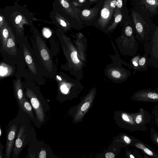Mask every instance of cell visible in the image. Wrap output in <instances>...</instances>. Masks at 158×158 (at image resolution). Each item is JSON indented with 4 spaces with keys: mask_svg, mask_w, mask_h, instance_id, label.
Returning a JSON list of instances; mask_svg holds the SVG:
<instances>
[{
    "mask_svg": "<svg viewBox=\"0 0 158 158\" xmlns=\"http://www.w3.org/2000/svg\"><path fill=\"white\" fill-rule=\"evenodd\" d=\"M17 2L14 5L6 6L1 9L0 14L13 32L16 39L24 37V26L30 27L31 31L35 27L33 15L25 6H20Z\"/></svg>",
    "mask_w": 158,
    "mask_h": 158,
    "instance_id": "1",
    "label": "cell"
},
{
    "mask_svg": "<svg viewBox=\"0 0 158 158\" xmlns=\"http://www.w3.org/2000/svg\"><path fill=\"white\" fill-rule=\"evenodd\" d=\"M31 31V45L43 75L45 78L54 79L58 73L57 68L53 61L50 49L45 40L35 27Z\"/></svg>",
    "mask_w": 158,
    "mask_h": 158,
    "instance_id": "2",
    "label": "cell"
},
{
    "mask_svg": "<svg viewBox=\"0 0 158 158\" xmlns=\"http://www.w3.org/2000/svg\"><path fill=\"white\" fill-rule=\"evenodd\" d=\"M22 85L25 96L31 104L35 115L42 126L49 119L50 106L41 92L39 86L35 83L24 79Z\"/></svg>",
    "mask_w": 158,
    "mask_h": 158,
    "instance_id": "3",
    "label": "cell"
},
{
    "mask_svg": "<svg viewBox=\"0 0 158 158\" xmlns=\"http://www.w3.org/2000/svg\"><path fill=\"white\" fill-rule=\"evenodd\" d=\"M21 48L26 64L24 78L32 81L38 85H43L46 80L42 69L35 56L27 36L16 39Z\"/></svg>",
    "mask_w": 158,
    "mask_h": 158,
    "instance_id": "4",
    "label": "cell"
},
{
    "mask_svg": "<svg viewBox=\"0 0 158 158\" xmlns=\"http://www.w3.org/2000/svg\"><path fill=\"white\" fill-rule=\"evenodd\" d=\"M33 123L24 112L13 148L12 158H18L25 147L37 138Z\"/></svg>",
    "mask_w": 158,
    "mask_h": 158,
    "instance_id": "5",
    "label": "cell"
},
{
    "mask_svg": "<svg viewBox=\"0 0 158 158\" xmlns=\"http://www.w3.org/2000/svg\"><path fill=\"white\" fill-rule=\"evenodd\" d=\"M23 112L22 109H19L16 117L10 121L5 128L6 132V142L4 153L5 158H10L12 156L13 148Z\"/></svg>",
    "mask_w": 158,
    "mask_h": 158,
    "instance_id": "6",
    "label": "cell"
},
{
    "mask_svg": "<svg viewBox=\"0 0 158 158\" xmlns=\"http://www.w3.org/2000/svg\"><path fill=\"white\" fill-rule=\"evenodd\" d=\"M28 146L27 154L25 158H58L50 146L42 140L36 138Z\"/></svg>",
    "mask_w": 158,
    "mask_h": 158,
    "instance_id": "7",
    "label": "cell"
},
{
    "mask_svg": "<svg viewBox=\"0 0 158 158\" xmlns=\"http://www.w3.org/2000/svg\"><path fill=\"white\" fill-rule=\"evenodd\" d=\"M145 52L149 55V64L158 69V26L155 29L149 40L143 43Z\"/></svg>",
    "mask_w": 158,
    "mask_h": 158,
    "instance_id": "8",
    "label": "cell"
},
{
    "mask_svg": "<svg viewBox=\"0 0 158 158\" xmlns=\"http://www.w3.org/2000/svg\"><path fill=\"white\" fill-rule=\"evenodd\" d=\"M53 10L66 19L69 16L80 21L77 15V9L74 8L69 0H55L52 3Z\"/></svg>",
    "mask_w": 158,
    "mask_h": 158,
    "instance_id": "9",
    "label": "cell"
},
{
    "mask_svg": "<svg viewBox=\"0 0 158 158\" xmlns=\"http://www.w3.org/2000/svg\"><path fill=\"white\" fill-rule=\"evenodd\" d=\"M133 100L141 102H158V92L151 88L141 89L135 92Z\"/></svg>",
    "mask_w": 158,
    "mask_h": 158,
    "instance_id": "10",
    "label": "cell"
},
{
    "mask_svg": "<svg viewBox=\"0 0 158 158\" xmlns=\"http://www.w3.org/2000/svg\"><path fill=\"white\" fill-rule=\"evenodd\" d=\"M131 114L138 125L147 126V125H150L152 123V114L142 107L139 109L138 112Z\"/></svg>",
    "mask_w": 158,
    "mask_h": 158,
    "instance_id": "11",
    "label": "cell"
},
{
    "mask_svg": "<svg viewBox=\"0 0 158 158\" xmlns=\"http://www.w3.org/2000/svg\"><path fill=\"white\" fill-rule=\"evenodd\" d=\"M21 77H16L13 81L14 96L19 109H21L23 99L26 98L24 93Z\"/></svg>",
    "mask_w": 158,
    "mask_h": 158,
    "instance_id": "12",
    "label": "cell"
},
{
    "mask_svg": "<svg viewBox=\"0 0 158 158\" xmlns=\"http://www.w3.org/2000/svg\"><path fill=\"white\" fill-rule=\"evenodd\" d=\"M49 17L57 28L64 32L70 27V24L68 21L54 10L50 12Z\"/></svg>",
    "mask_w": 158,
    "mask_h": 158,
    "instance_id": "13",
    "label": "cell"
},
{
    "mask_svg": "<svg viewBox=\"0 0 158 158\" xmlns=\"http://www.w3.org/2000/svg\"><path fill=\"white\" fill-rule=\"evenodd\" d=\"M24 113L30 118L35 127L40 128L42 127L36 117L33 108L29 100L25 98L23 101L21 108Z\"/></svg>",
    "mask_w": 158,
    "mask_h": 158,
    "instance_id": "14",
    "label": "cell"
},
{
    "mask_svg": "<svg viewBox=\"0 0 158 158\" xmlns=\"http://www.w3.org/2000/svg\"><path fill=\"white\" fill-rule=\"evenodd\" d=\"M109 0H106L103 7L101 11L100 18L98 20V24L102 26H105L110 20L112 16L113 11L109 5Z\"/></svg>",
    "mask_w": 158,
    "mask_h": 158,
    "instance_id": "15",
    "label": "cell"
},
{
    "mask_svg": "<svg viewBox=\"0 0 158 158\" xmlns=\"http://www.w3.org/2000/svg\"><path fill=\"white\" fill-rule=\"evenodd\" d=\"M131 145L140 149L142 153L152 157L158 158V153L154 148L137 138H135Z\"/></svg>",
    "mask_w": 158,
    "mask_h": 158,
    "instance_id": "16",
    "label": "cell"
},
{
    "mask_svg": "<svg viewBox=\"0 0 158 158\" xmlns=\"http://www.w3.org/2000/svg\"><path fill=\"white\" fill-rule=\"evenodd\" d=\"M11 30L10 28L4 19L3 25L0 27V50H5L7 40L10 35Z\"/></svg>",
    "mask_w": 158,
    "mask_h": 158,
    "instance_id": "17",
    "label": "cell"
},
{
    "mask_svg": "<svg viewBox=\"0 0 158 158\" xmlns=\"http://www.w3.org/2000/svg\"><path fill=\"white\" fill-rule=\"evenodd\" d=\"M0 68L1 79L15 75L16 67L15 65L11 64L2 60L1 62Z\"/></svg>",
    "mask_w": 158,
    "mask_h": 158,
    "instance_id": "18",
    "label": "cell"
},
{
    "mask_svg": "<svg viewBox=\"0 0 158 158\" xmlns=\"http://www.w3.org/2000/svg\"><path fill=\"white\" fill-rule=\"evenodd\" d=\"M149 55L148 53L145 52L141 56L139 60V71L141 72L147 71L148 69Z\"/></svg>",
    "mask_w": 158,
    "mask_h": 158,
    "instance_id": "19",
    "label": "cell"
},
{
    "mask_svg": "<svg viewBox=\"0 0 158 158\" xmlns=\"http://www.w3.org/2000/svg\"><path fill=\"white\" fill-rule=\"evenodd\" d=\"M92 100H87L81 106L80 108L77 112V113L75 115V121H77L81 118L83 116L84 113H85L89 107L90 103Z\"/></svg>",
    "mask_w": 158,
    "mask_h": 158,
    "instance_id": "20",
    "label": "cell"
},
{
    "mask_svg": "<svg viewBox=\"0 0 158 158\" xmlns=\"http://www.w3.org/2000/svg\"><path fill=\"white\" fill-rule=\"evenodd\" d=\"M148 134L151 141L155 144L158 148V132L153 127L152 123L148 127Z\"/></svg>",
    "mask_w": 158,
    "mask_h": 158,
    "instance_id": "21",
    "label": "cell"
},
{
    "mask_svg": "<svg viewBox=\"0 0 158 158\" xmlns=\"http://www.w3.org/2000/svg\"><path fill=\"white\" fill-rule=\"evenodd\" d=\"M145 6L151 12H153L156 8H158V0H143Z\"/></svg>",
    "mask_w": 158,
    "mask_h": 158,
    "instance_id": "22",
    "label": "cell"
},
{
    "mask_svg": "<svg viewBox=\"0 0 158 158\" xmlns=\"http://www.w3.org/2000/svg\"><path fill=\"white\" fill-rule=\"evenodd\" d=\"M152 118V123L158 129V104L153 108L151 114Z\"/></svg>",
    "mask_w": 158,
    "mask_h": 158,
    "instance_id": "23",
    "label": "cell"
},
{
    "mask_svg": "<svg viewBox=\"0 0 158 158\" xmlns=\"http://www.w3.org/2000/svg\"><path fill=\"white\" fill-rule=\"evenodd\" d=\"M140 54L138 53L131 60V63L132 65L134 70V73L139 71V60L141 56Z\"/></svg>",
    "mask_w": 158,
    "mask_h": 158,
    "instance_id": "24",
    "label": "cell"
},
{
    "mask_svg": "<svg viewBox=\"0 0 158 158\" xmlns=\"http://www.w3.org/2000/svg\"><path fill=\"white\" fill-rule=\"evenodd\" d=\"M114 16V21L111 26H110V28L114 27L121 21L122 18V16L121 12L118 11L116 10Z\"/></svg>",
    "mask_w": 158,
    "mask_h": 158,
    "instance_id": "25",
    "label": "cell"
},
{
    "mask_svg": "<svg viewBox=\"0 0 158 158\" xmlns=\"http://www.w3.org/2000/svg\"><path fill=\"white\" fill-rule=\"evenodd\" d=\"M77 52L75 51H73L70 53V58L72 61L75 64H78L80 62V61L77 58Z\"/></svg>",
    "mask_w": 158,
    "mask_h": 158,
    "instance_id": "26",
    "label": "cell"
},
{
    "mask_svg": "<svg viewBox=\"0 0 158 158\" xmlns=\"http://www.w3.org/2000/svg\"><path fill=\"white\" fill-rule=\"evenodd\" d=\"M123 138L125 143L127 144H131L135 139L133 137L131 138L126 135H124Z\"/></svg>",
    "mask_w": 158,
    "mask_h": 158,
    "instance_id": "27",
    "label": "cell"
},
{
    "mask_svg": "<svg viewBox=\"0 0 158 158\" xmlns=\"http://www.w3.org/2000/svg\"><path fill=\"white\" fill-rule=\"evenodd\" d=\"M125 33L128 36H131L133 35V31L132 27L130 26H127L125 29Z\"/></svg>",
    "mask_w": 158,
    "mask_h": 158,
    "instance_id": "28",
    "label": "cell"
},
{
    "mask_svg": "<svg viewBox=\"0 0 158 158\" xmlns=\"http://www.w3.org/2000/svg\"><path fill=\"white\" fill-rule=\"evenodd\" d=\"M93 14L92 10L85 9L82 11V14L83 16L85 17H88L91 16Z\"/></svg>",
    "mask_w": 158,
    "mask_h": 158,
    "instance_id": "29",
    "label": "cell"
},
{
    "mask_svg": "<svg viewBox=\"0 0 158 158\" xmlns=\"http://www.w3.org/2000/svg\"><path fill=\"white\" fill-rule=\"evenodd\" d=\"M109 5L110 8L114 10L116 6H117L116 0H109Z\"/></svg>",
    "mask_w": 158,
    "mask_h": 158,
    "instance_id": "30",
    "label": "cell"
},
{
    "mask_svg": "<svg viewBox=\"0 0 158 158\" xmlns=\"http://www.w3.org/2000/svg\"><path fill=\"white\" fill-rule=\"evenodd\" d=\"M112 76L116 78H119L121 77V73L118 71L116 70H114L112 72Z\"/></svg>",
    "mask_w": 158,
    "mask_h": 158,
    "instance_id": "31",
    "label": "cell"
},
{
    "mask_svg": "<svg viewBox=\"0 0 158 158\" xmlns=\"http://www.w3.org/2000/svg\"><path fill=\"white\" fill-rule=\"evenodd\" d=\"M4 147L1 142L0 143V158H5V154L3 153Z\"/></svg>",
    "mask_w": 158,
    "mask_h": 158,
    "instance_id": "32",
    "label": "cell"
},
{
    "mask_svg": "<svg viewBox=\"0 0 158 158\" xmlns=\"http://www.w3.org/2000/svg\"><path fill=\"white\" fill-rule=\"evenodd\" d=\"M106 158H114L115 157L114 154L112 152H108L105 155Z\"/></svg>",
    "mask_w": 158,
    "mask_h": 158,
    "instance_id": "33",
    "label": "cell"
},
{
    "mask_svg": "<svg viewBox=\"0 0 158 158\" xmlns=\"http://www.w3.org/2000/svg\"><path fill=\"white\" fill-rule=\"evenodd\" d=\"M117 7L118 8H121L123 6L122 0H116Z\"/></svg>",
    "mask_w": 158,
    "mask_h": 158,
    "instance_id": "34",
    "label": "cell"
},
{
    "mask_svg": "<svg viewBox=\"0 0 158 158\" xmlns=\"http://www.w3.org/2000/svg\"><path fill=\"white\" fill-rule=\"evenodd\" d=\"M2 127H1V126H0V138L1 137L2 135Z\"/></svg>",
    "mask_w": 158,
    "mask_h": 158,
    "instance_id": "35",
    "label": "cell"
},
{
    "mask_svg": "<svg viewBox=\"0 0 158 158\" xmlns=\"http://www.w3.org/2000/svg\"><path fill=\"white\" fill-rule=\"evenodd\" d=\"M79 2L80 3H82L84 2L85 0H79Z\"/></svg>",
    "mask_w": 158,
    "mask_h": 158,
    "instance_id": "36",
    "label": "cell"
},
{
    "mask_svg": "<svg viewBox=\"0 0 158 158\" xmlns=\"http://www.w3.org/2000/svg\"><path fill=\"white\" fill-rule=\"evenodd\" d=\"M154 90L158 92V86L156 88L154 89Z\"/></svg>",
    "mask_w": 158,
    "mask_h": 158,
    "instance_id": "37",
    "label": "cell"
},
{
    "mask_svg": "<svg viewBox=\"0 0 158 158\" xmlns=\"http://www.w3.org/2000/svg\"><path fill=\"white\" fill-rule=\"evenodd\" d=\"M97 0H90V1L91 2H94L95 1Z\"/></svg>",
    "mask_w": 158,
    "mask_h": 158,
    "instance_id": "38",
    "label": "cell"
},
{
    "mask_svg": "<svg viewBox=\"0 0 158 158\" xmlns=\"http://www.w3.org/2000/svg\"><path fill=\"white\" fill-rule=\"evenodd\" d=\"M16 1V2H19V0H15Z\"/></svg>",
    "mask_w": 158,
    "mask_h": 158,
    "instance_id": "39",
    "label": "cell"
}]
</instances>
